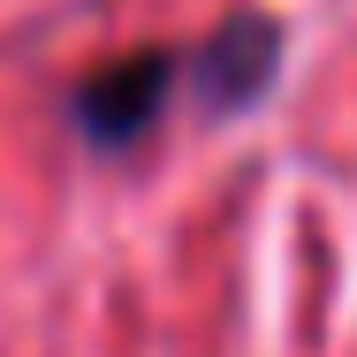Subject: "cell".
Returning <instances> with one entry per match:
<instances>
[{
    "instance_id": "1",
    "label": "cell",
    "mask_w": 357,
    "mask_h": 357,
    "mask_svg": "<svg viewBox=\"0 0 357 357\" xmlns=\"http://www.w3.org/2000/svg\"><path fill=\"white\" fill-rule=\"evenodd\" d=\"M175 91H183V54H167V46L122 54L69 91V122L91 152H130L137 137H152V122L167 114Z\"/></svg>"
},
{
    "instance_id": "2",
    "label": "cell",
    "mask_w": 357,
    "mask_h": 357,
    "mask_svg": "<svg viewBox=\"0 0 357 357\" xmlns=\"http://www.w3.org/2000/svg\"><path fill=\"white\" fill-rule=\"evenodd\" d=\"M282 69V23L266 15H236L220 23L198 54H183V91L206 107V114H243Z\"/></svg>"
}]
</instances>
